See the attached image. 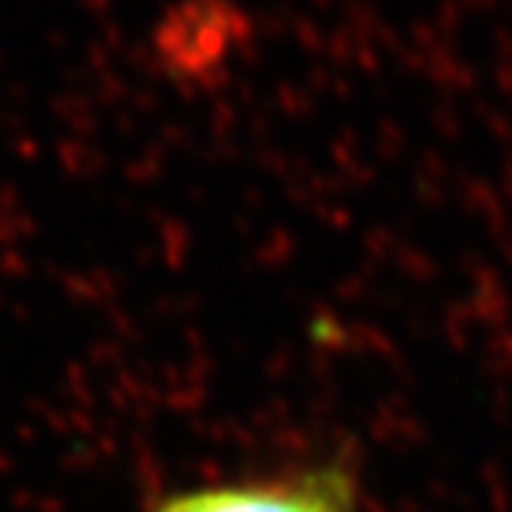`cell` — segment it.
<instances>
[{
    "mask_svg": "<svg viewBox=\"0 0 512 512\" xmlns=\"http://www.w3.org/2000/svg\"><path fill=\"white\" fill-rule=\"evenodd\" d=\"M153 512H350V483L336 469H320L283 483L193 489Z\"/></svg>",
    "mask_w": 512,
    "mask_h": 512,
    "instance_id": "cell-1",
    "label": "cell"
}]
</instances>
